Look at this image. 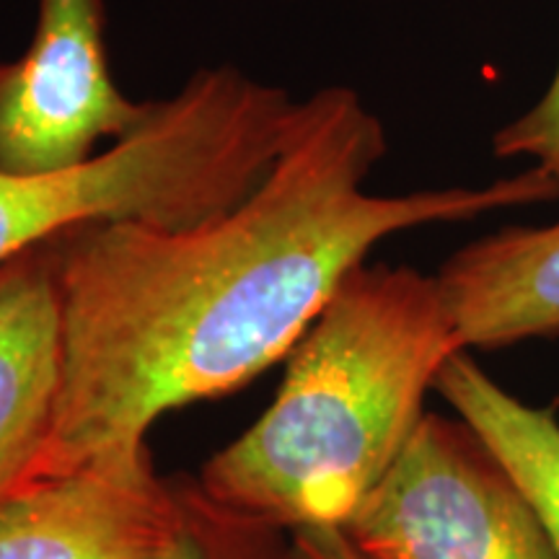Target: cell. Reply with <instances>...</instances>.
Instances as JSON below:
<instances>
[{
    "label": "cell",
    "instance_id": "cell-1",
    "mask_svg": "<svg viewBox=\"0 0 559 559\" xmlns=\"http://www.w3.org/2000/svg\"><path fill=\"white\" fill-rule=\"evenodd\" d=\"M353 88L296 104L283 148L234 207L192 226L86 223L58 239L62 376L37 481L145 445L166 412L288 358L345 277L402 230L559 198L542 166L481 187L370 194L386 156Z\"/></svg>",
    "mask_w": 559,
    "mask_h": 559
},
{
    "label": "cell",
    "instance_id": "cell-2",
    "mask_svg": "<svg viewBox=\"0 0 559 559\" xmlns=\"http://www.w3.org/2000/svg\"><path fill=\"white\" fill-rule=\"evenodd\" d=\"M436 275L360 264L290 349L270 409L205 461L210 500L280 531L345 528L461 353Z\"/></svg>",
    "mask_w": 559,
    "mask_h": 559
},
{
    "label": "cell",
    "instance_id": "cell-3",
    "mask_svg": "<svg viewBox=\"0 0 559 559\" xmlns=\"http://www.w3.org/2000/svg\"><path fill=\"white\" fill-rule=\"evenodd\" d=\"M296 104L239 68H210L86 164L47 174L0 169V264L86 223L177 228L234 207L283 148Z\"/></svg>",
    "mask_w": 559,
    "mask_h": 559
},
{
    "label": "cell",
    "instance_id": "cell-4",
    "mask_svg": "<svg viewBox=\"0 0 559 559\" xmlns=\"http://www.w3.org/2000/svg\"><path fill=\"white\" fill-rule=\"evenodd\" d=\"M368 559H559L542 513L461 417L425 412L342 528Z\"/></svg>",
    "mask_w": 559,
    "mask_h": 559
},
{
    "label": "cell",
    "instance_id": "cell-5",
    "mask_svg": "<svg viewBox=\"0 0 559 559\" xmlns=\"http://www.w3.org/2000/svg\"><path fill=\"white\" fill-rule=\"evenodd\" d=\"M153 104L128 99L111 79L102 0H39L29 50L0 73V169L86 164L96 143L143 128Z\"/></svg>",
    "mask_w": 559,
    "mask_h": 559
},
{
    "label": "cell",
    "instance_id": "cell-6",
    "mask_svg": "<svg viewBox=\"0 0 559 559\" xmlns=\"http://www.w3.org/2000/svg\"><path fill=\"white\" fill-rule=\"evenodd\" d=\"M177 477L151 451L41 479L0 508V559H158L177 539Z\"/></svg>",
    "mask_w": 559,
    "mask_h": 559
},
{
    "label": "cell",
    "instance_id": "cell-7",
    "mask_svg": "<svg viewBox=\"0 0 559 559\" xmlns=\"http://www.w3.org/2000/svg\"><path fill=\"white\" fill-rule=\"evenodd\" d=\"M58 239L0 264V508L37 485L58 407L62 376Z\"/></svg>",
    "mask_w": 559,
    "mask_h": 559
},
{
    "label": "cell",
    "instance_id": "cell-8",
    "mask_svg": "<svg viewBox=\"0 0 559 559\" xmlns=\"http://www.w3.org/2000/svg\"><path fill=\"white\" fill-rule=\"evenodd\" d=\"M436 277L466 353L559 334V221L466 243Z\"/></svg>",
    "mask_w": 559,
    "mask_h": 559
},
{
    "label": "cell",
    "instance_id": "cell-9",
    "mask_svg": "<svg viewBox=\"0 0 559 559\" xmlns=\"http://www.w3.org/2000/svg\"><path fill=\"white\" fill-rule=\"evenodd\" d=\"M436 391L449 407L485 438L519 479L547 523L559 551V423L489 379L485 368L461 349L438 373Z\"/></svg>",
    "mask_w": 559,
    "mask_h": 559
},
{
    "label": "cell",
    "instance_id": "cell-10",
    "mask_svg": "<svg viewBox=\"0 0 559 559\" xmlns=\"http://www.w3.org/2000/svg\"><path fill=\"white\" fill-rule=\"evenodd\" d=\"M181 523L158 559H298L288 531L257 523L210 500L198 477L177 474Z\"/></svg>",
    "mask_w": 559,
    "mask_h": 559
},
{
    "label": "cell",
    "instance_id": "cell-11",
    "mask_svg": "<svg viewBox=\"0 0 559 559\" xmlns=\"http://www.w3.org/2000/svg\"><path fill=\"white\" fill-rule=\"evenodd\" d=\"M492 151L500 158H526L542 166L559 185V68L542 99L495 132Z\"/></svg>",
    "mask_w": 559,
    "mask_h": 559
},
{
    "label": "cell",
    "instance_id": "cell-12",
    "mask_svg": "<svg viewBox=\"0 0 559 559\" xmlns=\"http://www.w3.org/2000/svg\"><path fill=\"white\" fill-rule=\"evenodd\" d=\"M298 559H368L342 528L293 531Z\"/></svg>",
    "mask_w": 559,
    "mask_h": 559
},
{
    "label": "cell",
    "instance_id": "cell-13",
    "mask_svg": "<svg viewBox=\"0 0 559 559\" xmlns=\"http://www.w3.org/2000/svg\"><path fill=\"white\" fill-rule=\"evenodd\" d=\"M3 68H5V62H0V73H3Z\"/></svg>",
    "mask_w": 559,
    "mask_h": 559
}]
</instances>
